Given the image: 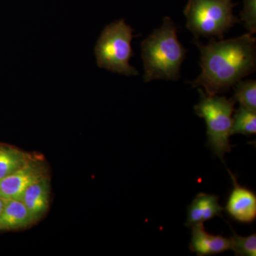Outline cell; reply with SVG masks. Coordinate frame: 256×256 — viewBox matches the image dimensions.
I'll return each mask as SVG.
<instances>
[{"mask_svg": "<svg viewBox=\"0 0 256 256\" xmlns=\"http://www.w3.org/2000/svg\"><path fill=\"white\" fill-rule=\"evenodd\" d=\"M5 202H6V200L0 196V214H1L2 210L3 208H4Z\"/></svg>", "mask_w": 256, "mask_h": 256, "instance_id": "17", "label": "cell"}, {"mask_svg": "<svg viewBox=\"0 0 256 256\" xmlns=\"http://www.w3.org/2000/svg\"><path fill=\"white\" fill-rule=\"evenodd\" d=\"M191 228L190 249L197 256L216 255L232 249L230 238L208 233L204 224H196Z\"/></svg>", "mask_w": 256, "mask_h": 256, "instance_id": "8", "label": "cell"}, {"mask_svg": "<svg viewBox=\"0 0 256 256\" xmlns=\"http://www.w3.org/2000/svg\"><path fill=\"white\" fill-rule=\"evenodd\" d=\"M50 178L47 176L28 186L22 197L21 201L36 223L46 215L50 208Z\"/></svg>", "mask_w": 256, "mask_h": 256, "instance_id": "9", "label": "cell"}, {"mask_svg": "<svg viewBox=\"0 0 256 256\" xmlns=\"http://www.w3.org/2000/svg\"><path fill=\"white\" fill-rule=\"evenodd\" d=\"M234 86V100L238 102L240 107L256 111V80H240Z\"/></svg>", "mask_w": 256, "mask_h": 256, "instance_id": "14", "label": "cell"}, {"mask_svg": "<svg viewBox=\"0 0 256 256\" xmlns=\"http://www.w3.org/2000/svg\"><path fill=\"white\" fill-rule=\"evenodd\" d=\"M47 176L50 174L45 160L33 156L12 174L0 180V196L6 200H21L28 186Z\"/></svg>", "mask_w": 256, "mask_h": 256, "instance_id": "6", "label": "cell"}, {"mask_svg": "<svg viewBox=\"0 0 256 256\" xmlns=\"http://www.w3.org/2000/svg\"><path fill=\"white\" fill-rule=\"evenodd\" d=\"M36 224L21 200H6L0 214V232L21 230Z\"/></svg>", "mask_w": 256, "mask_h": 256, "instance_id": "11", "label": "cell"}, {"mask_svg": "<svg viewBox=\"0 0 256 256\" xmlns=\"http://www.w3.org/2000/svg\"><path fill=\"white\" fill-rule=\"evenodd\" d=\"M141 48L144 82L178 80L188 50L178 41V26L171 18H164L162 26L142 42Z\"/></svg>", "mask_w": 256, "mask_h": 256, "instance_id": "2", "label": "cell"}, {"mask_svg": "<svg viewBox=\"0 0 256 256\" xmlns=\"http://www.w3.org/2000/svg\"><path fill=\"white\" fill-rule=\"evenodd\" d=\"M236 4L232 0H188L184 10L186 28L196 38L216 36L223 40L226 32L240 22L233 14Z\"/></svg>", "mask_w": 256, "mask_h": 256, "instance_id": "4", "label": "cell"}, {"mask_svg": "<svg viewBox=\"0 0 256 256\" xmlns=\"http://www.w3.org/2000/svg\"><path fill=\"white\" fill-rule=\"evenodd\" d=\"M234 183L229 195L226 212L232 218L242 224H250L256 218V195L255 192L240 186L236 178L228 170Z\"/></svg>", "mask_w": 256, "mask_h": 256, "instance_id": "7", "label": "cell"}, {"mask_svg": "<svg viewBox=\"0 0 256 256\" xmlns=\"http://www.w3.org/2000/svg\"><path fill=\"white\" fill-rule=\"evenodd\" d=\"M32 156L16 146L0 143V180L21 168Z\"/></svg>", "mask_w": 256, "mask_h": 256, "instance_id": "12", "label": "cell"}, {"mask_svg": "<svg viewBox=\"0 0 256 256\" xmlns=\"http://www.w3.org/2000/svg\"><path fill=\"white\" fill-rule=\"evenodd\" d=\"M240 20L254 34L256 32V0H244V9L240 12Z\"/></svg>", "mask_w": 256, "mask_h": 256, "instance_id": "16", "label": "cell"}, {"mask_svg": "<svg viewBox=\"0 0 256 256\" xmlns=\"http://www.w3.org/2000/svg\"><path fill=\"white\" fill-rule=\"evenodd\" d=\"M223 210L220 204V198L216 195L198 194L188 206L185 225L191 228L196 224H204L216 216H222Z\"/></svg>", "mask_w": 256, "mask_h": 256, "instance_id": "10", "label": "cell"}, {"mask_svg": "<svg viewBox=\"0 0 256 256\" xmlns=\"http://www.w3.org/2000/svg\"><path fill=\"white\" fill-rule=\"evenodd\" d=\"M232 239V249L236 256H256V235L252 234L248 236H242L233 230Z\"/></svg>", "mask_w": 256, "mask_h": 256, "instance_id": "15", "label": "cell"}, {"mask_svg": "<svg viewBox=\"0 0 256 256\" xmlns=\"http://www.w3.org/2000/svg\"><path fill=\"white\" fill-rule=\"evenodd\" d=\"M198 90L200 100L194 106L195 112L206 122L208 148L224 163V156L232 151L230 136L236 101L223 96L206 95L201 88Z\"/></svg>", "mask_w": 256, "mask_h": 256, "instance_id": "3", "label": "cell"}, {"mask_svg": "<svg viewBox=\"0 0 256 256\" xmlns=\"http://www.w3.org/2000/svg\"><path fill=\"white\" fill-rule=\"evenodd\" d=\"M201 53L202 72L193 82V88L202 87L206 95L227 92L244 77L254 73L256 67V42L252 34L217 41L212 37L208 44L194 40Z\"/></svg>", "mask_w": 256, "mask_h": 256, "instance_id": "1", "label": "cell"}, {"mask_svg": "<svg viewBox=\"0 0 256 256\" xmlns=\"http://www.w3.org/2000/svg\"><path fill=\"white\" fill-rule=\"evenodd\" d=\"M133 36L132 28L124 20L106 26L95 46L98 66L114 73L137 76V69L129 63L134 56L131 47Z\"/></svg>", "mask_w": 256, "mask_h": 256, "instance_id": "5", "label": "cell"}, {"mask_svg": "<svg viewBox=\"0 0 256 256\" xmlns=\"http://www.w3.org/2000/svg\"><path fill=\"white\" fill-rule=\"evenodd\" d=\"M256 133V111L239 108L233 118L232 134H242L252 136Z\"/></svg>", "mask_w": 256, "mask_h": 256, "instance_id": "13", "label": "cell"}]
</instances>
